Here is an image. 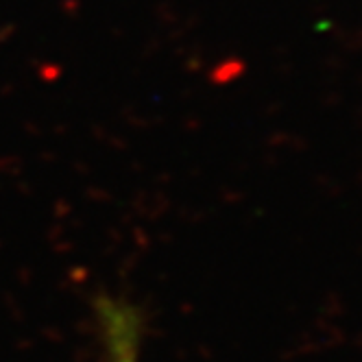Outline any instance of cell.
Listing matches in <instances>:
<instances>
[{
    "mask_svg": "<svg viewBox=\"0 0 362 362\" xmlns=\"http://www.w3.org/2000/svg\"><path fill=\"white\" fill-rule=\"evenodd\" d=\"M103 339H105L110 362H138L140 327L138 317L129 305L118 301H103L98 305Z\"/></svg>",
    "mask_w": 362,
    "mask_h": 362,
    "instance_id": "1",
    "label": "cell"
}]
</instances>
